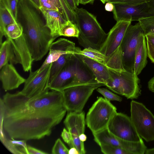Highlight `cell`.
Segmentation results:
<instances>
[{
  "label": "cell",
  "instance_id": "b9f144b4",
  "mask_svg": "<svg viewBox=\"0 0 154 154\" xmlns=\"http://www.w3.org/2000/svg\"><path fill=\"white\" fill-rule=\"evenodd\" d=\"M148 85L149 90L154 93V75L148 82Z\"/></svg>",
  "mask_w": 154,
  "mask_h": 154
},
{
  "label": "cell",
  "instance_id": "d6a6232c",
  "mask_svg": "<svg viewBox=\"0 0 154 154\" xmlns=\"http://www.w3.org/2000/svg\"><path fill=\"white\" fill-rule=\"evenodd\" d=\"M97 91L103 95L104 98L109 100L121 102L122 100V98L121 97L114 94L106 88H98L97 89Z\"/></svg>",
  "mask_w": 154,
  "mask_h": 154
},
{
  "label": "cell",
  "instance_id": "9c48e42d",
  "mask_svg": "<svg viewBox=\"0 0 154 154\" xmlns=\"http://www.w3.org/2000/svg\"><path fill=\"white\" fill-rule=\"evenodd\" d=\"M107 128L111 134L122 140L133 142L143 141L131 118L124 113L117 112L109 122Z\"/></svg>",
  "mask_w": 154,
  "mask_h": 154
},
{
  "label": "cell",
  "instance_id": "52a82bcc",
  "mask_svg": "<svg viewBox=\"0 0 154 154\" xmlns=\"http://www.w3.org/2000/svg\"><path fill=\"white\" fill-rule=\"evenodd\" d=\"M130 118L139 135L146 141L154 140V115L142 103L130 104Z\"/></svg>",
  "mask_w": 154,
  "mask_h": 154
},
{
  "label": "cell",
  "instance_id": "7bdbcfd3",
  "mask_svg": "<svg viewBox=\"0 0 154 154\" xmlns=\"http://www.w3.org/2000/svg\"><path fill=\"white\" fill-rule=\"evenodd\" d=\"M66 1L71 9L75 11L77 6L74 0H66Z\"/></svg>",
  "mask_w": 154,
  "mask_h": 154
},
{
  "label": "cell",
  "instance_id": "44dd1931",
  "mask_svg": "<svg viewBox=\"0 0 154 154\" xmlns=\"http://www.w3.org/2000/svg\"><path fill=\"white\" fill-rule=\"evenodd\" d=\"M76 56L75 73V85L98 82L88 66L83 61L78 55Z\"/></svg>",
  "mask_w": 154,
  "mask_h": 154
},
{
  "label": "cell",
  "instance_id": "1f68e13d",
  "mask_svg": "<svg viewBox=\"0 0 154 154\" xmlns=\"http://www.w3.org/2000/svg\"><path fill=\"white\" fill-rule=\"evenodd\" d=\"M69 149L60 138L55 141L52 150L53 154H68Z\"/></svg>",
  "mask_w": 154,
  "mask_h": 154
},
{
  "label": "cell",
  "instance_id": "8992f818",
  "mask_svg": "<svg viewBox=\"0 0 154 154\" xmlns=\"http://www.w3.org/2000/svg\"><path fill=\"white\" fill-rule=\"evenodd\" d=\"M105 86L99 82L75 85L62 91L64 105L67 112H81L94 91Z\"/></svg>",
  "mask_w": 154,
  "mask_h": 154
},
{
  "label": "cell",
  "instance_id": "cb8c5ba5",
  "mask_svg": "<svg viewBox=\"0 0 154 154\" xmlns=\"http://www.w3.org/2000/svg\"><path fill=\"white\" fill-rule=\"evenodd\" d=\"M26 140L8 139L7 137L1 141L5 147L14 154H29Z\"/></svg>",
  "mask_w": 154,
  "mask_h": 154
},
{
  "label": "cell",
  "instance_id": "ffe728a7",
  "mask_svg": "<svg viewBox=\"0 0 154 154\" xmlns=\"http://www.w3.org/2000/svg\"><path fill=\"white\" fill-rule=\"evenodd\" d=\"M78 54L89 68L97 82L106 85L110 79L109 68L104 64L80 54Z\"/></svg>",
  "mask_w": 154,
  "mask_h": 154
},
{
  "label": "cell",
  "instance_id": "681fc988",
  "mask_svg": "<svg viewBox=\"0 0 154 154\" xmlns=\"http://www.w3.org/2000/svg\"><path fill=\"white\" fill-rule=\"evenodd\" d=\"M74 1L77 6H78L80 4V0H74Z\"/></svg>",
  "mask_w": 154,
  "mask_h": 154
},
{
  "label": "cell",
  "instance_id": "74e56055",
  "mask_svg": "<svg viewBox=\"0 0 154 154\" xmlns=\"http://www.w3.org/2000/svg\"><path fill=\"white\" fill-rule=\"evenodd\" d=\"M148 56L151 61L154 63V47L146 41Z\"/></svg>",
  "mask_w": 154,
  "mask_h": 154
},
{
  "label": "cell",
  "instance_id": "ac0fdd59",
  "mask_svg": "<svg viewBox=\"0 0 154 154\" xmlns=\"http://www.w3.org/2000/svg\"><path fill=\"white\" fill-rule=\"evenodd\" d=\"M0 69V80L2 88L6 91L17 88L26 81L12 64L8 63Z\"/></svg>",
  "mask_w": 154,
  "mask_h": 154
},
{
  "label": "cell",
  "instance_id": "5bb4252c",
  "mask_svg": "<svg viewBox=\"0 0 154 154\" xmlns=\"http://www.w3.org/2000/svg\"><path fill=\"white\" fill-rule=\"evenodd\" d=\"M113 4L114 8L112 12L114 19L116 21H138L142 18L151 17L149 13L146 3L137 5L120 3Z\"/></svg>",
  "mask_w": 154,
  "mask_h": 154
},
{
  "label": "cell",
  "instance_id": "e575fe53",
  "mask_svg": "<svg viewBox=\"0 0 154 154\" xmlns=\"http://www.w3.org/2000/svg\"><path fill=\"white\" fill-rule=\"evenodd\" d=\"M39 0L40 8L48 10H56L59 12L57 6L52 0Z\"/></svg>",
  "mask_w": 154,
  "mask_h": 154
},
{
  "label": "cell",
  "instance_id": "5b68a950",
  "mask_svg": "<svg viewBox=\"0 0 154 154\" xmlns=\"http://www.w3.org/2000/svg\"><path fill=\"white\" fill-rule=\"evenodd\" d=\"M117 112L116 108L106 98L99 97L89 109L85 122L93 134L107 128Z\"/></svg>",
  "mask_w": 154,
  "mask_h": 154
},
{
  "label": "cell",
  "instance_id": "c3c4849f",
  "mask_svg": "<svg viewBox=\"0 0 154 154\" xmlns=\"http://www.w3.org/2000/svg\"><path fill=\"white\" fill-rule=\"evenodd\" d=\"M87 136L84 133L80 134L79 136V138L81 141L84 142L87 140Z\"/></svg>",
  "mask_w": 154,
  "mask_h": 154
},
{
  "label": "cell",
  "instance_id": "bcb514c9",
  "mask_svg": "<svg viewBox=\"0 0 154 154\" xmlns=\"http://www.w3.org/2000/svg\"><path fill=\"white\" fill-rule=\"evenodd\" d=\"M95 0H80V4L85 5L87 4H93Z\"/></svg>",
  "mask_w": 154,
  "mask_h": 154
},
{
  "label": "cell",
  "instance_id": "4fadbf2b",
  "mask_svg": "<svg viewBox=\"0 0 154 154\" xmlns=\"http://www.w3.org/2000/svg\"><path fill=\"white\" fill-rule=\"evenodd\" d=\"M131 22L125 20L117 21L107 33L105 41L99 50L106 57V63L120 47L126 32Z\"/></svg>",
  "mask_w": 154,
  "mask_h": 154
},
{
  "label": "cell",
  "instance_id": "4316f807",
  "mask_svg": "<svg viewBox=\"0 0 154 154\" xmlns=\"http://www.w3.org/2000/svg\"><path fill=\"white\" fill-rule=\"evenodd\" d=\"M79 33V30L77 25L69 20H67L61 26L59 35L77 38Z\"/></svg>",
  "mask_w": 154,
  "mask_h": 154
},
{
  "label": "cell",
  "instance_id": "7dc6e473",
  "mask_svg": "<svg viewBox=\"0 0 154 154\" xmlns=\"http://www.w3.org/2000/svg\"><path fill=\"white\" fill-rule=\"evenodd\" d=\"M68 154H79V153L75 147H72L69 150Z\"/></svg>",
  "mask_w": 154,
  "mask_h": 154
},
{
  "label": "cell",
  "instance_id": "277c9868",
  "mask_svg": "<svg viewBox=\"0 0 154 154\" xmlns=\"http://www.w3.org/2000/svg\"><path fill=\"white\" fill-rule=\"evenodd\" d=\"M109 70L110 79L105 86L109 89L128 99H136L140 95V80L134 72Z\"/></svg>",
  "mask_w": 154,
  "mask_h": 154
},
{
  "label": "cell",
  "instance_id": "60d3db41",
  "mask_svg": "<svg viewBox=\"0 0 154 154\" xmlns=\"http://www.w3.org/2000/svg\"><path fill=\"white\" fill-rule=\"evenodd\" d=\"M114 6L113 3L107 2L106 3L105 6V9L106 11L109 12H112L114 9Z\"/></svg>",
  "mask_w": 154,
  "mask_h": 154
},
{
  "label": "cell",
  "instance_id": "ee69618b",
  "mask_svg": "<svg viewBox=\"0 0 154 154\" xmlns=\"http://www.w3.org/2000/svg\"><path fill=\"white\" fill-rule=\"evenodd\" d=\"M145 37L146 41L154 47V35H146Z\"/></svg>",
  "mask_w": 154,
  "mask_h": 154
},
{
  "label": "cell",
  "instance_id": "7c38bea8",
  "mask_svg": "<svg viewBox=\"0 0 154 154\" xmlns=\"http://www.w3.org/2000/svg\"><path fill=\"white\" fill-rule=\"evenodd\" d=\"M85 123V113L83 111L81 112H68L64 121L71 135L73 146L77 149L79 154L86 153L84 142L79 138L80 135L84 133Z\"/></svg>",
  "mask_w": 154,
  "mask_h": 154
},
{
  "label": "cell",
  "instance_id": "3957f363",
  "mask_svg": "<svg viewBox=\"0 0 154 154\" xmlns=\"http://www.w3.org/2000/svg\"><path fill=\"white\" fill-rule=\"evenodd\" d=\"M76 25L79 31L78 42L85 48H91L99 50L107 35L96 17L82 8L77 7L75 10Z\"/></svg>",
  "mask_w": 154,
  "mask_h": 154
},
{
  "label": "cell",
  "instance_id": "f6af8a7d",
  "mask_svg": "<svg viewBox=\"0 0 154 154\" xmlns=\"http://www.w3.org/2000/svg\"><path fill=\"white\" fill-rule=\"evenodd\" d=\"M37 9L40 10V5L39 0H28Z\"/></svg>",
  "mask_w": 154,
  "mask_h": 154
},
{
  "label": "cell",
  "instance_id": "836d02e7",
  "mask_svg": "<svg viewBox=\"0 0 154 154\" xmlns=\"http://www.w3.org/2000/svg\"><path fill=\"white\" fill-rule=\"evenodd\" d=\"M14 17L17 20L18 6L19 0H4Z\"/></svg>",
  "mask_w": 154,
  "mask_h": 154
},
{
  "label": "cell",
  "instance_id": "8d00e7d4",
  "mask_svg": "<svg viewBox=\"0 0 154 154\" xmlns=\"http://www.w3.org/2000/svg\"><path fill=\"white\" fill-rule=\"evenodd\" d=\"M61 136L64 141L69 146L70 148L73 147L71 135L68 131L65 128L63 129Z\"/></svg>",
  "mask_w": 154,
  "mask_h": 154
},
{
  "label": "cell",
  "instance_id": "d6986e66",
  "mask_svg": "<svg viewBox=\"0 0 154 154\" xmlns=\"http://www.w3.org/2000/svg\"><path fill=\"white\" fill-rule=\"evenodd\" d=\"M39 10L52 36L56 39L60 36L59 32L61 26L67 21L63 18L57 11L48 10L42 8H40Z\"/></svg>",
  "mask_w": 154,
  "mask_h": 154
},
{
  "label": "cell",
  "instance_id": "ba28073f",
  "mask_svg": "<svg viewBox=\"0 0 154 154\" xmlns=\"http://www.w3.org/2000/svg\"><path fill=\"white\" fill-rule=\"evenodd\" d=\"M145 36L139 22L128 27L120 47L123 65L126 71L133 72L136 52L140 41Z\"/></svg>",
  "mask_w": 154,
  "mask_h": 154
},
{
  "label": "cell",
  "instance_id": "f35d334b",
  "mask_svg": "<svg viewBox=\"0 0 154 154\" xmlns=\"http://www.w3.org/2000/svg\"><path fill=\"white\" fill-rule=\"evenodd\" d=\"M27 150L29 154H48L45 152L40 150L34 147L27 145Z\"/></svg>",
  "mask_w": 154,
  "mask_h": 154
},
{
  "label": "cell",
  "instance_id": "7a4b0ae2",
  "mask_svg": "<svg viewBox=\"0 0 154 154\" xmlns=\"http://www.w3.org/2000/svg\"><path fill=\"white\" fill-rule=\"evenodd\" d=\"M40 10L28 0H19L17 21L22 26L23 35L34 61L42 59L56 39L42 19Z\"/></svg>",
  "mask_w": 154,
  "mask_h": 154
},
{
  "label": "cell",
  "instance_id": "e0dca14e",
  "mask_svg": "<svg viewBox=\"0 0 154 154\" xmlns=\"http://www.w3.org/2000/svg\"><path fill=\"white\" fill-rule=\"evenodd\" d=\"M81 49L73 42L64 38H59L51 44L48 54L41 66L40 70L48 65L57 60L62 55L67 54H78Z\"/></svg>",
  "mask_w": 154,
  "mask_h": 154
},
{
  "label": "cell",
  "instance_id": "f546056e",
  "mask_svg": "<svg viewBox=\"0 0 154 154\" xmlns=\"http://www.w3.org/2000/svg\"><path fill=\"white\" fill-rule=\"evenodd\" d=\"M138 21L145 36L149 35H154V16L142 18Z\"/></svg>",
  "mask_w": 154,
  "mask_h": 154
},
{
  "label": "cell",
  "instance_id": "8fae6325",
  "mask_svg": "<svg viewBox=\"0 0 154 154\" xmlns=\"http://www.w3.org/2000/svg\"><path fill=\"white\" fill-rule=\"evenodd\" d=\"M95 141L99 146L110 145L122 148L132 154H144L147 147L143 141L138 142L127 141L120 139L111 134L107 128L93 134Z\"/></svg>",
  "mask_w": 154,
  "mask_h": 154
},
{
  "label": "cell",
  "instance_id": "603a6c76",
  "mask_svg": "<svg viewBox=\"0 0 154 154\" xmlns=\"http://www.w3.org/2000/svg\"><path fill=\"white\" fill-rule=\"evenodd\" d=\"M18 22L13 16L4 0H0V45L5 36L6 27L9 25Z\"/></svg>",
  "mask_w": 154,
  "mask_h": 154
},
{
  "label": "cell",
  "instance_id": "f1b7e54d",
  "mask_svg": "<svg viewBox=\"0 0 154 154\" xmlns=\"http://www.w3.org/2000/svg\"><path fill=\"white\" fill-rule=\"evenodd\" d=\"M23 32L22 26L18 21L7 26L5 30V36L6 38L16 39L22 35Z\"/></svg>",
  "mask_w": 154,
  "mask_h": 154
},
{
  "label": "cell",
  "instance_id": "30bf717a",
  "mask_svg": "<svg viewBox=\"0 0 154 154\" xmlns=\"http://www.w3.org/2000/svg\"><path fill=\"white\" fill-rule=\"evenodd\" d=\"M51 64L40 70L30 71L21 92L27 97L32 98L48 91Z\"/></svg>",
  "mask_w": 154,
  "mask_h": 154
},
{
  "label": "cell",
  "instance_id": "4dcf8cb0",
  "mask_svg": "<svg viewBox=\"0 0 154 154\" xmlns=\"http://www.w3.org/2000/svg\"><path fill=\"white\" fill-rule=\"evenodd\" d=\"M99 146L102 152L105 154H132L122 148L115 146L106 144Z\"/></svg>",
  "mask_w": 154,
  "mask_h": 154
},
{
  "label": "cell",
  "instance_id": "f907efd6",
  "mask_svg": "<svg viewBox=\"0 0 154 154\" xmlns=\"http://www.w3.org/2000/svg\"><path fill=\"white\" fill-rule=\"evenodd\" d=\"M103 3L105 4L110 0H100Z\"/></svg>",
  "mask_w": 154,
  "mask_h": 154
},
{
  "label": "cell",
  "instance_id": "9a60e30c",
  "mask_svg": "<svg viewBox=\"0 0 154 154\" xmlns=\"http://www.w3.org/2000/svg\"><path fill=\"white\" fill-rule=\"evenodd\" d=\"M76 56L73 54L66 63L56 76L49 84V89L60 92L75 85Z\"/></svg>",
  "mask_w": 154,
  "mask_h": 154
},
{
  "label": "cell",
  "instance_id": "d590c367",
  "mask_svg": "<svg viewBox=\"0 0 154 154\" xmlns=\"http://www.w3.org/2000/svg\"><path fill=\"white\" fill-rule=\"evenodd\" d=\"M151 0H110L109 2L113 4L120 3L131 5H137L146 3Z\"/></svg>",
  "mask_w": 154,
  "mask_h": 154
},
{
  "label": "cell",
  "instance_id": "6da1fadb",
  "mask_svg": "<svg viewBox=\"0 0 154 154\" xmlns=\"http://www.w3.org/2000/svg\"><path fill=\"white\" fill-rule=\"evenodd\" d=\"M2 100L3 128L11 139L39 140L48 136L67 111L62 92L54 90L32 98L21 91L7 93Z\"/></svg>",
  "mask_w": 154,
  "mask_h": 154
},
{
  "label": "cell",
  "instance_id": "2e32d148",
  "mask_svg": "<svg viewBox=\"0 0 154 154\" xmlns=\"http://www.w3.org/2000/svg\"><path fill=\"white\" fill-rule=\"evenodd\" d=\"M8 38L11 42L12 47L13 64H20L25 72L31 70L34 60L23 34L16 39Z\"/></svg>",
  "mask_w": 154,
  "mask_h": 154
},
{
  "label": "cell",
  "instance_id": "d4e9b609",
  "mask_svg": "<svg viewBox=\"0 0 154 154\" xmlns=\"http://www.w3.org/2000/svg\"><path fill=\"white\" fill-rule=\"evenodd\" d=\"M0 68L8 63L12 64L13 55L11 42L8 38L0 45Z\"/></svg>",
  "mask_w": 154,
  "mask_h": 154
},
{
  "label": "cell",
  "instance_id": "484cf974",
  "mask_svg": "<svg viewBox=\"0 0 154 154\" xmlns=\"http://www.w3.org/2000/svg\"><path fill=\"white\" fill-rule=\"evenodd\" d=\"M73 54H67L62 55L57 60L52 63L50 70V82L56 76L66 63Z\"/></svg>",
  "mask_w": 154,
  "mask_h": 154
},
{
  "label": "cell",
  "instance_id": "83f0119b",
  "mask_svg": "<svg viewBox=\"0 0 154 154\" xmlns=\"http://www.w3.org/2000/svg\"><path fill=\"white\" fill-rule=\"evenodd\" d=\"M78 54H81L105 65L106 57L99 50L91 48H85L82 50H81Z\"/></svg>",
  "mask_w": 154,
  "mask_h": 154
},
{
  "label": "cell",
  "instance_id": "ab89813d",
  "mask_svg": "<svg viewBox=\"0 0 154 154\" xmlns=\"http://www.w3.org/2000/svg\"><path fill=\"white\" fill-rule=\"evenodd\" d=\"M148 8V11L151 17L154 16V0L146 2Z\"/></svg>",
  "mask_w": 154,
  "mask_h": 154
},
{
  "label": "cell",
  "instance_id": "7402d4cb",
  "mask_svg": "<svg viewBox=\"0 0 154 154\" xmlns=\"http://www.w3.org/2000/svg\"><path fill=\"white\" fill-rule=\"evenodd\" d=\"M144 36L142 39L137 49L134 58L133 72L138 75L147 63V51Z\"/></svg>",
  "mask_w": 154,
  "mask_h": 154
}]
</instances>
